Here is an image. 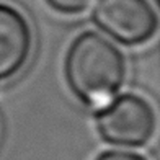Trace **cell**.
Segmentation results:
<instances>
[{"instance_id": "obj_1", "label": "cell", "mask_w": 160, "mask_h": 160, "mask_svg": "<svg viewBox=\"0 0 160 160\" xmlns=\"http://www.w3.org/2000/svg\"><path fill=\"white\" fill-rule=\"evenodd\" d=\"M65 75L75 95L92 106L110 103L124 78V61L118 49L97 33H85L72 44Z\"/></svg>"}, {"instance_id": "obj_2", "label": "cell", "mask_w": 160, "mask_h": 160, "mask_svg": "<svg viewBox=\"0 0 160 160\" xmlns=\"http://www.w3.org/2000/svg\"><path fill=\"white\" fill-rule=\"evenodd\" d=\"M155 131V114L152 106L141 97L124 95L108 103L98 116V132L116 145L145 144Z\"/></svg>"}, {"instance_id": "obj_3", "label": "cell", "mask_w": 160, "mask_h": 160, "mask_svg": "<svg viewBox=\"0 0 160 160\" xmlns=\"http://www.w3.org/2000/svg\"><path fill=\"white\" fill-rule=\"evenodd\" d=\"M95 20L103 30L126 44H137L149 39L157 20L145 0H100Z\"/></svg>"}, {"instance_id": "obj_4", "label": "cell", "mask_w": 160, "mask_h": 160, "mask_svg": "<svg viewBox=\"0 0 160 160\" xmlns=\"http://www.w3.org/2000/svg\"><path fill=\"white\" fill-rule=\"evenodd\" d=\"M31 34L25 18L17 10L0 5V78L13 75L25 64Z\"/></svg>"}, {"instance_id": "obj_5", "label": "cell", "mask_w": 160, "mask_h": 160, "mask_svg": "<svg viewBox=\"0 0 160 160\" xmlns=\"http://www.w3.org/2000/svg\"><path fill=\"white\" fill-rule=\"evenodd\" d=\"M56 10L64 13H78L90 7L93 0H48Z\"/></svg>"}, {"instance_id": "obj_6", "label": "cell", "mask_w": 160, "mask_h": 160, "mask_svg": "<svg viewBox=\"0 0 160 160\" xmlns=\"http://www.w3.org/2000/svg\"><path fill=\"white\" fill-rule=\"evenodd\" d=\"M97 160H145L141 155L132 154V152H124V150H110L101 154Z\"/></svg>"}]
</instances>
